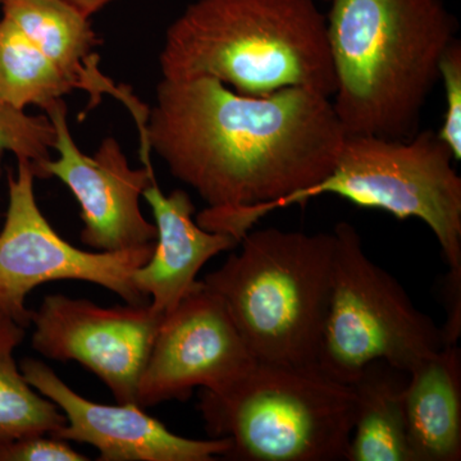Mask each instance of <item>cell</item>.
Wrapping results in <instances>:
<instances>
[{
    "mask_svg": "<svg viewBox=\"0 0 461 461\" xmlns=\"http://www.w3.org/2000/svg\"><path fill=\"white\" fill-rule=\"evenodd\" d=\"M165 315L150 305L102 308L89 300L45 297L32 313V348L48 359L80 363L118 403L138 405V388Z\"/></svg>",
    "mask_w": 461,
    "mask_h": 461,
    "instance_id": "obj_11",
    "label": "cell"
},
{
    "mask_svg": "<svg viewBox=\"0 0 461 461\" xmlns=\"http://www.w3.org/2000/svg\"><path fill=\"white\" fill-rule=\"evenodd\" d=\"M77 85L8 18L0 20V103L48 107Z\"/></svg>",
    "mask_w": 461,
    "mask_h": 461,
    "instance_id": "obj_17",
    "label": "cell"
},
{
    "mask_svg": "<svg viewBox=\"0 0 461 461\" xmlns=\"http://www.w3.org/2000/svg\"><path fill=\"white\" fill-rule=\"evenodd\" d=\"M3 0H0V5H2Z\"/></svg>",
    "mask_w": 461,
    "mask_h": 461,
    "instance_id": "obj_26",
    "label": "cell"
},
{
    "mask_svg": "<svg viewBox=\"0 0 461 461\" xmlns=\"http://www.w3.org/2000/svg\"><path fill=\"white\" fill-rule=\"evenodd\" d=\"M63 2L77 9L84 16L90 18L94 14H99L102 9L107 7L114 0H63Z\"/></svg>",
    "mask_w": 461,
    "mask_h": 461,
    "instance_id": "obj_24",
    "label": "cell"
},
{
    "mask_svg": "<svg viewBox=\"0 0 461 461\" xmlns=\"http://www.w3.org/2000/svg\"><path fill=\"white\" fill-rule=\"evenodd\" d=\"M54 142L56 129L48 115H30L0 103V160L5 151H12L17 159L29 160L35 178L44 180Z\"/></svg>",
    "mask_w": 461,
    "mask_h": 461,
    "instance_id": "obj_19",
    "label": "cell"
},
{
    "mask_svg": "<svg viewBox=\"0 0 461 461\" xmlns=\"http://www.w3.org/2000/svg\"><path fill=\"white\" fill-rule=\"evenodd\" d=\"M25 329L0 299V348H16L25 338Z\"/></svg>",
    "mask_w": 461,
    "mask_h": 461,
    "instance_id": "obj_23",
    "label": "cell"
},
{
    "mask_svg": "<svg viewBox=\"0 0 461 461\" xmlns=\"http://www.w3.org/2000/svg\"><path fill=\"white\" fill-rule=\"evenodd\" d=\"M203 280L258 363L317 368L332 288L335 235L250 230Z\"/></svg>",
    "mask_w": 461,
    "mask_h": 461,
    "instance_id": "obj_4",
    "label": "cell"
},
{
    "mask_svg": "<svg viewBox=\"0 0 461 461\" xmlns=\"http://www.w3.org/2000/svg\"><path fill=\"white\" fill-rule=\"evenodd\" d=\"M454 162L450 149L433 131H420L409 140L346 136L332 171L313 186L267 204L205 208L196 222L240 242L267 214L330 194L397 220L418 218L441 245L448 269L461 271V178Z\"/></svg>",
    "mask_w": 461,
    "mask_h": 461,
    "instance_id": "obj_5",
    "label": "cell"
},
{
    "mask_svg": "<svg viewBox=\"0 0 461 461\" xmlns=\"http://www.w3.org/2000/svg\"><path fill=\"white\" fill-rule=\"evenodd\" d=\"M138 129L172 175L217 211L313 186L332 171L346 138L332 100L317 91L248 96L213 77L162 78Z\"/></svg>",
    "mask_w": 461,
    "mask_h": 461,
    "instance_id": "obj_1",
    "label": "cell"
},
{
    "mask_svg": "<svg viewBox=\"0 0 461 461\" xmlns=\"http://www.w3.org/2000/svg\"><path fill=\"white\" fill-rule=\"evenodd\" d=\"M199 411L209 435L230 439L223 459L339 461L348 455L357 395L317 368L257 363L226 390H203Z\"/></svg>",
    "mask_w": 461,
    "mask_h": 461,
    "instance_id": "obj_6",
    "label": "cell"
},
{
    "mask_svg": "<svg viewBox=\"0 0 461 461\" xmlns=\"http://www.w3.org/2000/svg\"><path fill=\"white\" fill-rule=\"evenodd\" d=\"M56 129V160L44 167L47 178H59L81 208V241L96 251H120L142 247L157 239L156 224L141 213L140 198L156 177L151 149L140 142L142 168L130 166L120 142L105 138L93 156L78 149L67 120V107L58 99L44 109Z\"/></svg>",
    "mask_w": 461,
    "mask_h": 461,
    "instance_id": "obj_10",
    "label": "cell"
},
{
    "mask_svg": "<svg viewBox=\"0 0 461 461\" xmlns=\"http://www.w3.org/2000/svg\"><path fill=\"white\" fill-rule=\"evenodd\" d=\"M14 348H0V450L32 436L56 437L67 424L63 411L23 377Z\"/></svg>",
    "mask_w": 461,
    "mask_h": 461,
    "instance_id": "obj_18",
    "label": "cell"
},
{
    "mask_svg": "<svg viewBox=\"0 0 461 461\" xmlns=\"http://www.w3.org/2000/svg\"><path fill=\"white\" fill-rule=\"evenodd\" d=\"M220 297L198 286L163 317L138 388V406L220 393L257 364Z\"/></svg>",
    "mask_w": 461,
    "mask_h": 461,
    "instance_id": "obj_9",
    "label": "cell"
},
{
    "mask_svg": "<svg viewBox=\"0 0 461 461\" xmlns=\"http://www.w3.org/2000/svg\"><path fill=\"white\" fill-rule=\"evenodd\" d=\"M439 81L444 84L445 113L437 132L453 153L455 162L461 159V42L455 39L439 62Z\"/></svg>",
    "mask_w": 461,
    "mask_h": 461,
    "instance_id": "obj_20",
    "label": "cell"
},
{
    "mask_svg": "<svg viewBox=\"0 0 461 461\" xmlns=\"http://www.w3.org/2000/svg\"><path fill=\"white\" fill-rule=\"evenodd\" d=\"M156 220V247L150 259L133 272L136 290L156 313H171L199 285V272L212 258L233 250L239 241L226 233L200 227L195 205L184 190L165 195L157 177L142 194Z\"/></svg>",
    "mask_w": 461,
    "mask_h": 461,
    "instance_id": "obj_13",
    "label": "cell"
},
{
    "mask_svg": "<svg viewBox=\"0 0 461 461\" xmlns=\"http://www.w3.org/2000/svg\"><path fill=\"white\" fill-rule=\"evenodd\" d=\"M17 175L8 172V211L0 230V299L23 327L32 323L26 296L54 281L90 282L108 288L127 304H149L132 276L150 259L156 241L120 251H84L60 238L41 213L32 163L17 159Z\"/></svg>",
    "mask_w": 461,
    "mask_h": 461,
    "instance_id": "obj_8",
    "label": "cell"
},
{
    "mask_svg": "<svg viewBox=\"0 0 461 461\" xmlns=\"http://www.w3.org/2000/svg\"><path fill=\"white\" fill-rule=\"evenodd\" d=\"M21 372L65 414L58 438L95 447L100 461H213L229 451V438L175 435L135 403L104 405L78 395L41 360L25 359Z\"/></svg>",
    "mask_w": 461,
    "mask_h": 461,
    "instance_id": "obj_12",
    "label": "cell"
},
{
    "mask_svg": "<svg viewBox=\"0 0 461 461\" xmlns=\"http://www.w3.org/2000/svg\"><path fill=\"white\" fill-rule=\"evenodd\" d=\"M159 63L166 80L213 77L241 95L336 90L314 0H196L167 30Z\"/></svg>",
    "mask_w": 461,
    "mask_h": 461,
    "instance_id": "obj_3",
    "label": "cell"
},
{
    "mask_svg": "<svg viewBox=\"0 0 461 461\" xmlns=\"http://www.w3.org/2000/svg\"><path fill=\"white\" fill-rule=\"evenodd\" d=\"M3 17L8 18L68 76L77 89L89 91L94 100L107 93L120 98L122 86L115 87L99 71L94 50L99 41L90 18L63 0H3Z\"/></svg>",
    "mask_w": 461,
    "mask_h": 461,
    "instance_id": "obj_15",
    "label": "cell"
},
{
    "mask_svg": "<svg viewBox=\"0 0 461 461\" xmlns=\"http://www.w3.org/2000/svg\"><path fill=\"white\" fill-rule=\"evenodd\" d=\"M332 105L346 136L409 140L457 23L442 0H330Z\"/></svg>",
    "mask_w": 461,
    "mask_h": 461,
    "instance_id": "obj_2",
    "label": "cell"
},
{
    "mask_svg": "<svg viewBox=\"0 0 461 461\" xmlns=\"http://www.w3.org/2000/svg\"><path fill=\"white\" fill-rule=\"evenodd\" d=\"M68 441L50 435L32 436L12 442L0 450V461H84Z\"/></svg>",
    "mask_w": 461,
    "mask_h": 461,
    "instance_id": "obj_21",
    "label": "cell"
},
{
    "mask_svg": "<svg viewBox=\"0 0 461 461\" xmlns=\"http://www.w3.org/2000/svg\"><path fill=\"white\" fill-rule=\"evenodd\" d=\"M333 235L332 288L318 357L321 375L351 386L368 364L382 360L408 373L441 350V327L369 259L353 224H336Z\"/></svg>",
    "mask_w": 461,
    "mask_h": 461,
    "instance_id": "obj_7",
    "label": "cell"
},
{
    "mask_svg": "<svg viewBox=\"0 0 461 461\" xmlns=\"http://www.w3.org/2000/svg\"><path fill=\"white\" fill-rule=\"evenodd\" d=\"M406 382L408 373L382 360L355 379L357 414L346 461H412L403 414Z\"/></svg>",
    "mask_w": 461,
    "mask_h": 461,
    "instance_id": "obj_16",
    "label": "cell"
},
{
    "mask_svg": "<svg viewBox=\"0 0 461 461\" xmlns=\"http://www.w3.org/2000/svg\"><path fill=\"white\" fill-rule=\"evenodd\" d=\"M446 321L441 327L445 346L457 345L461 336V271L448 269L442 281Z\"/></svg>",
    "mask_w": 461,
    "mask_h": 461,
    "instance_id": "obj_22",
    "label": "cell"
},
{
    "mask_svg": "<svg viewBox=\"0 0 461 461\" xmlns=\"http://www.w3.org/2000/svg\"><path fill=\"white\" fill-rule=\"evenodd\" d=\"M323 2H330V0H323Z\"/></svg>",
    "mask_w": 461,
    "mask_h": 461,
    "instance_id": "obj_25",
    "label": "cell"
},
{
    "mask_svg": "<svg viewBox=\"0 0 461 461\" xmlns=\"http://www.w3.org/2000/svg\"><path fill=\"white\" fill-rule=\"evenodd\" d=\"M403 414L412 461L461 459L459 346H444L408 372Z\"/></svg>",
    "mask_w": 461,
    "mask_h": 461,
    "instance_id": "obj_14",
    "label": "cell"
}]
</instances>
